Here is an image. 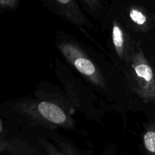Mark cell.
<instances>
[{
	"instance_id": "cell-2",
	"label": "cell",
	"mask_w": 155,
	"mask_h": 155,
	"mask_svg": "<svg viewBox=\"0 0 155 155\" xmlns=\"http://www.w3.org/2000/svg\"><path fill=\"white\" fill-rule=\"evenodd\" d=\"M128 76L133 91L145 103L155 102V72L145 53L136 44L128 63Z\"/></svg>"
},
{
	"instance_id": "cell-10",
	"label": "cell",
	"mask_w": 155,
	"mask_h": 155,
	"mask_svg": "<svg viewBox=\"0 0 155 155\" xmlns=\"http://www.w3.org/2000/svg\"><path fill=\"white\" fill-rule=\"evenodd\" d=\"M19 2L16 0H2L0 1V7L4 10L12 11L18 7Z\"/></svg>"
},
{
	"instance_id": "cell-7",
	"label": "cell",
	"mask_w": 155,
	"mask_h": 155,
	"mask_svg": "<svg viewBox=\"0 0 155 155\" xmlns=\"http://www.w3.org/2000/svg\"><path fill=\"white\" fill-rule=\"evenodd\" d=\"M142 142L148 155H155V121L145 127Z\"/></svg>"
},
{
	"instance_id": "cell-4",
	"label": "cell",
	"mask_w": 155,
	"mask_h": 155,
	"mask_svg": "<svg viewBox=\"0 0 155 155\" xmlns=\"http://www.w3.org/2000/svg\"><path fill=\"white\" fill-rule=\"evenodd\" d=\"M48 8L56 15L65 18L78 27H90L78 3L71 0H53L48 3Z\"/></svg>"
},
{
	"instance_id": "cell-6",
	"label": "cell",
	"mask_w": 155,
	"mask_h": 155,
	"mask_svg": "<svg viewBox=\"0 0 155 155\" xmlns=\"http://www.w3.org/2000/svg\"><path fill=\"white\" fill-rule=\"evenodd\" d=\"M127 19L136 30L146 31L151 27V18L149 14L142 7L131 6L128 8Z\"/></svg>"
},
{
	"instance_id": "cell-1",
	"label": "cell",
	"mask_w": 155,
	"mask_h": 155,
	"mask_svg": "<svg viewBox=\"0 0 155 155\" xmlns=\"http://www.w3.org/2000/svg\"><path fill=\"white\" fill-rule=\"evenodd\" d=\"M24 116L48 128H73L71 115L59 103L50 101H27L18 104Z\"/></svg>"
},
{
	"instance_id": "cell-8",
	"label": "cell",
	"mask_w": 155,
	"mask_h": 155,
	"mask_svg": "<svg viewBox=\"0 0 155 155\" xmlns=\"http://www.w3.org/2000/svg\"><path fill=\"white\" fill-rule=\"evenodd\" d=\"M39 142L48 155H77V153L68 145H62L61 149L45 139H40Z\"/></svg>"
},
{
	"instance_id": "cell-9",
	"label": "cell",
	"mask_w": 155,
	"mask_h": 155,
	"mask_svg": "<svg viewBox=\"0 0 155 155\" xmlns=\"http://www.w3.org/2000/svg\"><path fill=\"white\" fill-rule=\"evenodd\" d=\"M82 4L84 5V7L86 10L89 11L90 13L95 15L99 13L102 9L103 2L101 1H94V0H85L81 2Z\"/></svg>"
},
{
	"instance_id": "cell-3",
	"label": "cell",
	"mask_w": 155,
	"mask_h": 155,
	"mask_svg": "<svg viewBox=\"0 0 155 155\" xmlns=\"http://www.w3.org/2000/svg\"><path fill=\"white\" fill-rule=\"evenodd\" d=\"M58 48L68 63L90 83L101 89H106L105 80L102 74L78 44L68 40L61 41L58 43Z\"/></svg>"
},
{
	"instance_id": "cell-5",
	"label": "cell",
	"mask_w": 155,
	"mask_h": 155,
	"mask_svg": "<svg viewBox=\"0 0 155 155\" xmlns=\"http://www.w3.org/2000/svg\"><path fill=\"white\" fill-rule=\"evenodd\" d=\"M111 38L116 54L121 60L128 63L136 45L133 46V43L131 42V38L127 30L117 21H114L112 25Z\"/></svg>"
}]
</instances>
